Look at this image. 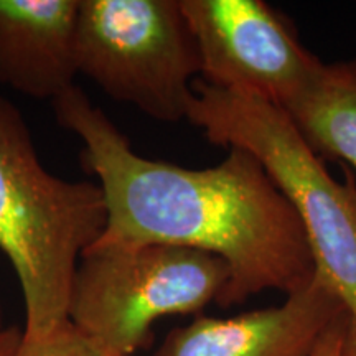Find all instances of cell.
<instances>
[{
	"label": "cell",
	"mask_w": 356,
	"mask_h": 356,
	"mask_svg": "<svg viewBox=\"0 0 356 356\" xmlns=\"http://www.w3.org/2000/svg\"><path fill=\"white\" fill-rule=\"evenodd\" d=\"M56 121L83 142L108 221L96 243H160L218 256L229 269L216 304L241 305L266 291L286 296L315 275L305 229L251 154L228 149L220 163L186 168L142 157L81 88L53 101Z\"/></svg>",
	"instance_id": "obj_1"
},
{
	"label": "cell",
	"mask_w": 356,
	"mask_h": 356,
	"mask_svg": "<svg viewBox=\"0 0 356 356\" xmlns=\"http://www.w3.org/2000/svg\"><path fill=\"white\" fill-rule=\"evenodd\" d=\"M106 221L101 186L48 172L24 115L0 96V251L19 277L25 338L68 322L74 270Z\"/></svg>",
	"instance_id": "obj_2"
},
{
	"label": "cell",
	"mask_w": 356,
	"mask_h": 356,
	"mask_svg": "<svg viewBox=\"0 0 356 356\" xmlns=\"http://www.w3.org/2000/svg\"><path fill=\"white\" fill-rule=\"evenodd\" d=\"M186 121L211 144L241 149L261 163L304 226L315 273L356 323V184L338 181L286 109L197 79Z\"/></svg>",
	"instance_id": "obj_3"
},
{
	"label": "cell",
	"mask_w": 356,
	"mask_h": 356,
	"mask_svg": "<svg viewBox=\"0 0 356 356\" xmlns=\"http://www.w3.org/2000/svg\"><path fill=\"white\" fill-rule=\"evenodd\" d=\"M229 269L218 256L173 244H99L83 252L68 322L111 356H134L157 320L218 302Z\"/></svg>",
	"instance_id": "obj_4"
},
{
	"label": "cell",
	"mask_w": 356,
	"mask_h": 356,
	"mask_svg": "<svg viewBox=\"0 0 356 356\" xmlns=\"http://www.w3.org/2000/svg\"><path fill=\"white\" fill-rule=\"evenodd\" d=\"M78 74L155 121L186 118L200 56L180 0H79Z\"/></svg>",
	"instance_id": "obj_5"
},
{
	"label": "cell",
	"mask_w": 356,
	"mask_h": 356,
	"mask_svg": "<svg viewBox=\"0 0 356 356\" xmlns=\"http://www.w3.org/2000/svg\"><path fill=\"white\" fill-rule=\"evenodd\" d=\"M198 48L200 79L286 109L323 65L262 0H180Z\"/></svg>",
	"instance_id": "obj_6"
},
{
	"label": "cell",
	"mask_w": 356,
	"mask_h": 356,
	"mask_svg": "<svg viewBox=\"0 0 356 356\" xmlns=\"http://www.w3.org/2000/svg\"><path fill=\"white\" fill-rule=\"evenodd\" d=\"M345 310L320 275L282 304L234 317H197L168 332L154 356H314Z\"/></svg>",
	"instance_id": "obj_7"
},
{
	"label": "cell",
	"mask_w": 356,
	"mask_h": 356,
	"mask_svg": "<svg viewBox=\"0 0 356 356\" xmlns=\"http://www.w3.org/2000/svg\"><path fill=\"white\" fill-rule=\"evenodd\" d=\"M79 0H0V84L56 101L74 84Z\"/></svg>",
	"instance_id": "obj_8"
},
{
	"label": "cell",
	"mask_w": 356,
	"mask_h": 356,
	"mask_svg": "<svg viewBox=\"0 0 356 356\" xmlns=\"http://www.w3.org/2000/svg\"><path fill=\"white\" fill-rule=\"evenodd\" d=\"M286 113L320 157L338 160L356 172V58L323 65Z\"/></svg>",
	"instance_id": "obj_9"
},
{
	"label": "cell",
	"mask_w": 356,
	"mask_h": 356,
	"mask_svg": "<svg viewBox=\"0 0 356 356\" xmlns=\"http://www.w3.org/2000/svg\"><path fill=\"white\" fill-rule=\"evenodd\" d=\"M13 356H111L89 338L78 332L70 322L61 325L50 335L25 338Z\"/></svg>",
	"instance_id": "obj_10"
},
{
	"label": "cell",
	"mask_w": 356,
	"mask_h": 356,
	"mask_svg": "<svg viewBox=\"0 0 356 356\" xmlns=\"http://www.w3.org/2000/svg\"><path fill=\"white\" fill-rule=\"evenodd\" d=\"M350 315L343 314L328 328L320 341L314 356H345L346 332H348Z\"/></svg>",
	"instance_id": "obj_11"
},
{
	"label": "cell",
	"mask_w": 356,
	"mask_h": 356,
	"mask_svg": "<svg viewBox=\"0 0 356 356\" xmlns=\"http://www.w3.org/2000/svg\"><path fill=\"white\" fill-rule=\"evenodd\" d=\"M24 330L19 327H6L0 333V356H13L19 348Z\"/></svg>",
	"instance_id": "obj_12"
},
{
	"label": "cell",
	"mask_w": 356,
	"mask_h": 356,
	"mask_svg": "<svg viewBox=\"0 0 356 356\" xmlns=\"http://www.w3.org/2000/svg\"><path fill=\"white\" fill-rule=\"evenodd\" d=\"M345 356H356V323L348 320V332H346Z\"/></svg>",
	"instance_id": "obj_13"
},
{
	"label": "cell",
	"mask_w": 356,
	"mask_h": 356,
	"mask_svg": "<svg viewBox=\"0 0 356 356\" xmlns=\"http://www.w3.org/2000/svg\"><path fill=\"white\" fill-rule=\"evenodd\" d=\"M3 328H6V327H3V315H2V305H0V333H2V332H3Z\"/></svg>",
	"instance_id": "obj_14"
}]
</instances>
